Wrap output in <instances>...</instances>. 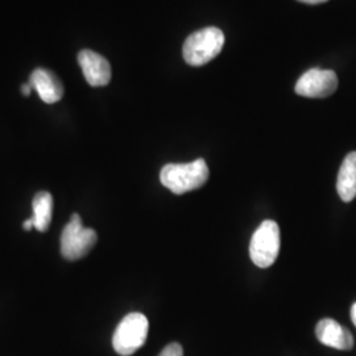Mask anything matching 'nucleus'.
Here are the masks:
<instances>
[{"label":"nucleus","instance_id":"1","mask_svg":"<svg viewBox=\"0 0 356 356\" xmlns=\"http://www.w3.org/2000/svg\"><path fill=\"white\" fill-rule=\"evenodd\" d=\"M207 179L209 166L204 159L188 164H168L160 172L161 184L178 195L202 188Z\"/></svg>","mask_w":356,"mask_h":356},{"label":"nucleus","instance_id":"2","mask_svg":"<svg viewBox=\"0 0 356 356\" xmlns=\"http://www.w3.org/2000/svg\"><path fill=\"white\" fill-rule=\"evenodd\" d=\"M225 35L216 26H209L191 33L184 44V58L191 66H202L222 51Z\"/></svg>","mask_w":356,"mask_h":356},{"label":"nucleus","instance_id":"3","mask_svg":"<svg viewBox=\"0 0 356 356\" xmlns=\"http://www.w3.org/2000/svg\"><path fill=\"white\" fill-rule=\"evenodd\" d=\"M149 323L141 313H131L122 319L113 337L114 350L122 356L135 354L148 337Z\"/></svg>","mask_w":356,"mask_h":356},{"label":"nucleus","instance_id":"4","mask_svg":"<svg viewBox=\"0 0 356 356\" xmlns=\"http://www.w3.org/2000/svg\"><path fill=\"white\" fill-rule=\"evenodd\" d=\"M280 252V229L275 220H264L250 243V256L254 266L269 268Z\"/></svg>","mask_w":356,"mask_h":356},{"label":"nucleus","instance_id":"5","mask_svg":"<svg viewBox=\"0 0 356 356\" xmlns=\"http://www.w3.org/2000/svg\"><path fill=\"white\" fill-rule=\"evenodd\" d=\"M97 241V232L83 227L81 216L73 214L61 234V254L66 260L82 259L94 248Z\"/></svg>","mask_w":356,"mask_h":356},{"label":"nucleus","instance_id":"6","mask_svg":"<svg viewBox=\"0 0 356 356\" xmlns=\"http://www.w3.org/2000/svg\"><path fill=\"white\" fill-rule=\"evenodd\" d=\"M338 88V76L332 70H322L318 67L304 73L296 83V92L306 98H326Z\"/></svg>","mask_w":356,"mask_h":356},{"label":"nucleus","instance_id":"7","mask_svg":"<svg viewBox=\"0 0 356 356\" xmlns=\"http://www.w3.org/2000/svg\"><path fill=\"white\" fill-rule=\"evenodd\" d=\"M78 64L90 86L99 88L108 85L111 79V66L103 56L89 49L79 51Z\"/></svg>","mask_w":356,"mask_h":356},{"label":"nucleus","instance_id":"8","mask_svg":"<svg viewBox=\"0 0 356 356\" xmlns=\"http://www.w3.org/2000/svg\"><path fill=\"white\" fill-rule=\"evenodd\" d=\"M316 335L321 343L337 350L348 351L354 347L353 334L334 319H321L316 327Z\"/></svg>","mask_w":356,"mask_h":356},{"label":"nucleus","instance_id":"9","mask_svg":"<svg viewBox=\"0 0 356 356\" xmlns=\"http://www.w3.org/2000/svg\"><path fill=\"white\" fill-rule=\"evenodd\" d=\"M31 86L38 91L41 101L48 104L58 102L64 97V86L61 81L51 72L38 67L31 74Z\"/></svg>","mask_w":356,"mask_h":356},{"label":"nucleus","instance_id":"10","mask_svg":"<svg viewBox=\"0 0 356 356\" xmlns=\"http://www.w3.org/2000/svg\"><path fill=\"white\" fill-rule=\"evenodd\" d=\"M337 191L343 202H351L356 197V152L348 153L341 165Z\"/></svg>","mask_w":356,"mask_h":356},{"label":"nucleus","instance_id":"11","mask_svg":"<svg viewBox=\"0 0 356 356\" xmlns=\"http://www.w3.org/2000/svg\"><path fill=\"white\" fill-rule=\"evenodd\" d=\"M33 226L40 232L49 229L53 216V197L48 191H38L32 202Z\"/></svg>","mask_w":356,"mask_h":356},{"label":"nucleus","instance_id":"12","mask_svg":"<svg viewBox=\"0 0 356 356\" xmlns=\"http://www.w3.org/2000/svg\"><path fill=\"white\" fill-rule=\"evenodd\" d=\"M159 356H184V348L179 343H170L166 346Z\"/></svg>","mask_w":356,"mask_h":356},{"label":"nucleus","instance_id":"13","mask_svg":"<svg viewBox=\"0 0 356 356\" xmlns=\"http://www.w3.org/2000/svg\"><path fill=\"white\" fill-rule=\"evenodd\" d=\"M33 227H35V226H33V220H32V218L26 219V222L23 223V229H26V231H29V229H32Z\"/></svg>","mask_w":356,"mask_h":356},{"label":"nucleus","instance_id":"14","mask_svg":"<svg viewBox=\"0 0 356 356\" xmlns=\"http://www.w3.org/2000/svg\"><path fill=\"white\" fill-rule=\"evenodd\" d=\"M31 90H32V86H31V83H28V85H23L22 86V91H23V94L24 95H29L31 94Z\"/></svg>","mask_w":356,"mask_h":356},{"label":"nucleus","instance_id":"15","mask_svg":"<svg viewBox=\"0 0 356 356\" xmlns=\"http://www.w3.org/2000/svg\"><path fill=\"white\" fill-rule=\"evenodd\" d=\"M298 1H302V3H306V4H321V3H325L327 0H298Z\"/></svg>","mask_w":356,"mask_h":356},{"label":"nucleus","instance_id":"16","mask_svg":"<svg viewBox=\"0 0 356 356\" xmlns=\"http://www.w3.org/2000/svg\"><path fill=\"white\" fill-rule=\"evenodd\" d=\"M351 318H353V322H354V325L356 326V302L351 307Z\"/></svg>","mask_w":356,"mask_h":356}]
</instances>
